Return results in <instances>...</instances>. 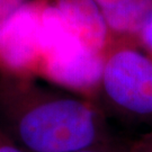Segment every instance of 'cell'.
Segmentation results:
<instances>
[{
  "mask_svg": "<svg viewBox=\"0 0 152 152\" xmlns=\"http://www.w3.org/2000/svg\"><path fill=\"white\" fill-rule=\"evenodd\" d=\"M72 152H127V148L121 145L117 142H115L112 137H109L105 141L98 142L96 144L82 148Z\"/></svg>",
  "mask_w": 152,
  "mask_h": 152,
  "instance_id": "ba28073f",
  "label": "cell"
},
{
  "mask_svg": "<svg viewBox=\"0 0 152 152\" xmlns=\"http://www.w3.org/2000/svg\"><path fill=\"white\" fill-rule=\"evenodd\" d=\"M127 152H152V132L127 148Z\"/></svg>",
  "mask_w": 152,
  "mask_h": 152,
  "instance_id": "9c48e42d",
  "label": "cell"
},
{
  "mask_svg": "<svg viewBox=\"0 0 152 152\" xmlns=\"http://www.w3.org/2000/svg\"><path fill=\"white\" fill-rule=\"evenodd\" d=\"M95 1L108 25L114 45L118 43L136 44V38L152 11V0Z\"/></svg>",
  "mask_w": 152,
  "mask_h": 152,
  "instance_id": "8992f818",
  "label": "cell"
},
{
  "mask_svg": "<svg viewBox=\"0 0 152 152\" xmlns=\"http://www.w3.org/2000/svg\"><path fill=\"white\" fill-rule=\"evenodd\" d=\"M97 104L33 78L0 79V131L26 152H72L110 137Z\"/></svg>",
  "mask_w": 152,
  "mask_h": 152,
  "instance_id": "6da1fadb",
  "label": "cell"
},
{
  "mask_svg": "<svg viewBox=\"0 0 152 152\" xmlns=\"http://www.w3.org/2000/svg\"><path fill=\"white\" fill-rule=\"evenodd\" d=\"M136 45L152 58V11L136 38Z\"/></svg>",
  "mask_w": 152,
  "mask_h": 152,
  "instance_id": "52a82bcc",
  "label": "cell"
},
{
  "mask_svg": "<svg viewBox=\"0 0 152 152\" xmlns=\"http://www.w3.org/2000/svg\"><path fill=\"white\" fill-rule=\"evenodd\" d=\"M1 135H2V133H1V131H0V137H1Z\"/></svg>",
  "mask_w": 152,
  "mask_h": 152,
  "instance_id": "7c38bea8",
  "label": "cell"
},
{
  "mask_svg": "<svg viewBox=\"0 0 152 152\" xmlns=\"http://www.w3.org/2000/svg\"><path fill=\"white\" fill-rule=\"evenodd\" d=\"M39 45L37 77L54 87L95 102L106 55L83 43L50 0H45L42 9Z\"/></svg>",
  "mask_w": 152,
  "mask_h": 152,
  "instance_id": "7a4b0ae2",
  "label": "cell"
},
{
  "mask_svg": "<svg viewBox=\"0 0 152 152\" xmlns=\"http://www.w3.org/2000/svg\"><path fill=\"white\" fill-rule=\"evenodd\" d=\"M95 103L108 115L152 132V58L136 44H115L106 55Z\"/></svg>",
  "mask_w": 152,
  "mask_h": 152,
  "instance_id": "3957f363",
  "label": "cell"
},
{
  "mask_svg": "<svg viewBox=\"0 0 152 152\" xmlns=\"http://www.w3.org/2000/svg\"><path fill=\"white\" fill-rule=\"evenodd\" d=\"M27 0H0V19L8 16Z\"/></svg>",
  "mask_w": 152,
  "mask_h": 152,
  "instance_id": "30bf717a",
  "label": "cell"
},
{
  "mask_svg": "<svg viewBox=\"0 0 152 152\" xmlns=\"http://www.w3.org/2000/svg\"><path fill=\"white\" fill-rule=\"evenodd\" d=\"M0 152H26L19 147H17L15 143L7 139L4 134L0 137Z\"/></svg>",
  "mask_w": 152,
  "mask_h": 152,
  "instance_id": "8fae6325",
  "label": "cell"
},
{
  "mask_svg": "<svg viewBox=\"0 0 152 152\" xmlns=\"http://www.w3.org/2000/svg\"><path fill=\"white\" fill-rule=\"evenodd\" d=\"M50 1L83 43L98 53L107 55L114 46V41L103 12L95 0Z\"/></svg>",
  "mask_w": 152,
  "mask_h": 152,
  "instance_id": "5b68a950",
  "label": "cell"
},
{
  "mask_svg": "<svg viewBox=\"0 0 152 152\" xmlns=\"http://www.w3.org/2000/svg\"><path fill=\"white\" fill-rule=\"evenodd\" d=\"M45 0H31L0 19L2 77H37L41 62V15Z\"/></svg>",
  "mask_w": 152,
  "mask_h": 152,
  "instance_id": "277c9868",
  "label": "cell"
}]
</instances>
